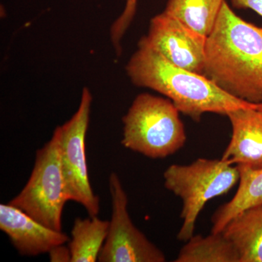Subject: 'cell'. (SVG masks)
I'll list each match as a JSON object with an SVG mask.
<instances>
[{
	"label": "cell",
	"instance_id": "obj_1",
	"mask_svg": "<svg viewBox=\"0 0 262 262\" xmlns=\"http://www.w3.org/2000/svg\"><path fill=\"white\" fill-rule=\"evenodd\" d=\"M203 75L234 97L262 103V27L236 15L225 0L206 37Z\"/></svg>",
	"mask_w": 262,
	"mask_h": 262
},
{
	"label": "cell",
	"instance_id": "obj_2",
	"mask_svg": "<svg viewBox=\"0 0 262 262\" xmlns=\"http://www.w3.org/2000/svg\"><path fill=\"white\" fill-rule=\"evenodd\" d=\"M126 71L133 83L166 96L180 113L194 121L199 122L206 113L227 115L237 108H262V103L234 97L206 76L170 63L142 39Z\"/></svg>",
	"mask_w": 262,
	"mask_h": 262
},
{
	"label": "cell",
	"instance_id": "obj_3",
	"mask_svg": "<svg viewBox=\"0 0 262 262\" xmlns=\"http://www.w3.org/2000/svg\"><path fill=\"white\" fill-rule=\"evenodd\" d=\"M179 113L169 98L139 94L122 119L121 144L151 159H163L175 154L187 141Z\"/></svg>",
	"mask_w": 262,
	"mask_h": 262
},
{
	"label": "cell",
	"instance_id": "obj_4",
	"mask_svg": "<svg viewBox=\"0 0 262 262\" xmlns=\"http://www.w3.org/2000/svg\"><path fill=\"white\" fill-rule=\"evenodd\" d=\"M168 190L182 199V227L177 237L187 242L194 235L198 215L208 201L227 194L239 180L237 165L226 160L199 158L187 165H170L163 174Z\"/></svg>",
	"mask_w": 262,
	"mask_h": 262
},
{
	"label": "cell",
	"instance_id": "obj_5",
	"mask_svg": "<svg viewBox=\"0 0 262 262\" xmlns=\"http://www.w3.org/2000/svg\"><path fill=\"white\" fill-rule=\"evenodd\" d=\"M67 201L59 134L56 128L51 140L37 150L35 163L25 187L8 203L42 225L62 231V213Z\"/></svg>",
	"mask_w": 262,
	"mask_h": 262
},
{
	"label": "cell",
	"instance_id": "obj_6",
	"mask_svg": "<svg viewBox=\"0 0 262 262\" xmlns=\"http://www.w3.org/2000/svg\"><path fill=\"white\" fill-rule=\"evenodd\" d=\"M92 100L89 90L84 88L78 110L69 121L56 129L69 201L80 203L90 216H96L100 210L99 198L91 187L86 158V134Z\"/></svg>",
	"mask_w": 262,
	"mask_h": 262
},
{
	"label": "cell",
	"instance_id": "obj_7",
	"mask_svg": "<svg viewBox=\"0 0 262 262\" xmlns=\"http://www.w3.org/2000/svg\"><path fill=\"white\" fill-rule=\"evenodd\" d=\"M112 217L108 234L98 261L100 262H164L163 251L136 228L127 211L128 199L115 173L108 179Z\"/></svg>",
	"mask_w": 262,
	"mask_h": 262
},
{
	"label": "cell",
	"instance_id": "obj_8",
	"mask_svg": "<svg viewBox=\"0 0 262 262\" xmlns=\"http://www.w3.org/2000/svg\"><path fill=\"white\" fill-rule=\"evenodd\" d=\"M141 39L170 63L203 75L206 37L177 19L164 12L156 15Z\"/></svg>",
	"mask_w": 262,
	"mask_h": 262
},
{
	"label": "cell",
	"instance_id": "obj_9",
	"mask_svg": "<svg viewBox=\"0 0 262 262\" xmlns=\"http://www.w3.org/2000/svg\"><path fill=\"white\" fill-rule=\"evenodd\" d=\"M0 229L20 254L25 256L48 253L55 246L70 241L62 231L42 225L9 203L0 205Z\"/></svg>",
	"mask_w": 262,
	"mask_h": 262
},
{
	"label": "cell",
	"instance_id": "obj_10",
	"mask_svg": "<svg viewBox=\"0 0 262 262\" xmlns=\"http://www.w3.org/2000/svg\"><path fill=\"white\" fill-rule=\"evenodd\" d=\"M227 116L232 133L222 159L237 166L262 168V108H237Z\"/></svg>",
	"mask_w": 262,
	"mask_h": 262
},
{
	"label": "cell",
	"instance_id": "obj_11",
	"mask_svg": "<svg viewBox=\"0 0 262 262\" xmlns=\"http://www.w3.org/2000/svg\"><path fill=\"white\" fill-rule=\"evenodd\" d=\"M222 232L237 250L239 262H262V206L241 212Z\"/></svg>",
	"mask_w": 262,
	"mask_h": 262
},
{
	"label": "cell",
	"instance_id": "obj_12",
	"mask_svg": "<svg viewBox=\"0 0 262 262\" xmlns=\"http://www.w3.org/2000/svg\"><path fill=\"white\" fill-rule=\"evenodd\" d=\"M237 168L239 171L238 189L233 198L221 206L212 217L213 233L222 232L229 221L241 212L262 206V168Z\"/></svg>",
	"mask_w": 262,
	"mask_h": 262
},
{
	"label": "cell",
	"instance_id": "obj_13",
	"mask_svg": "<svg viewBox=\"0 0 262 262\" xmlns=\"http://www.w3.org/2000/svg\"><path fill=\"white\" fill-rule=\"evenodd\" d=\"M108 225V221L100 220L97 215L84 220L76 219L69 245L71 262L98 261L107 236Z\"/></svg>",
	"mask_w": 262,
	"mask_h": 262
},
{
	"label": "cell",
	"instance_id": "obj_14",
	"mask_svg": "<svg viewBox=\"0 0 262 262\" xmlns=\"http://www.w3.org/2000/svg\"><path fill=\"white\" fill-rule=\"evenodd\" d=\"M225 0H168L164 13L207 37L214 27Z\"/></svg>",
	"mask_w": 262,
	"mask_h": 262
},
{
	"label": "cell",
	"instance_id": "obj_15",
	"mask_svg": "<svg viewBox=\"0 0 262 262\" xmlns=\"http://www.w3.org/2000/svg\"><path fill=\"white\" fill-rule=\"evenodd\" d=\"M175 262H239L233 244L222 232L193 235L179 251Z\"/></svg>",
	"mask_w": 262,
	"mask_h": 262
},
{
	"label": "cell",
	"instance_id": "obj_16",
	"mask_svg": "<svg viewBox=\"0 0 262 262\" xmlns=\"http://www.w3.org/2000/svg\"><path fill=\"white\" fill-rule=\"evenodd\" d=\"M138 0H126L121 15L114 22L111 28V39L117 55L121 54V40L130 27L137 9Z\"/></svg>",
	"mask_w": 262,
	"mask_h": 262
},
{
	"label": "cell",
	"instance_id": "obj_17",
	"mask_svg": "<svg viewBox=\"0 0 262 262\" xmlns=\"http://www.w3.org/2000/svg\"><path fill=\"white\" fill-rule=\"evenodd\" d=\"M48 254L52 262H70L72 259L70 248L66 247L64 244L55 246Z\"/></svg>",
	"mask_w": 262,
	"mask_h": 262
},
{
	"label": "cell",
	"instance_id": "obj_18",
	"mask_svg": "<svg viewBox=\"0 0 262 262\" xmlns=\"http://www.w3.org/2000/svg\"><path fill=\"white\" fill-rule=\"evenodd\" d=\"M234 6L239 8H247L256 12L262 16V0H231Z\"/></svg>",
	"mask_w": 262,
	"mask_h": 262
}]
</instances>
